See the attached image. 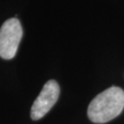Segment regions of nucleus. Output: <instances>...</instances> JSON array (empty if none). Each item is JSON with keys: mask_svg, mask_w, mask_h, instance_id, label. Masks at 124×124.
I'll list each match as a JSON object with an SVG mask.
<instances>
[{"mask_svg": "<svg viewBox=\"0 0 124 124\" xmlns=\"http://www.w3.org/2000/svg\"><path fill=\"white\" fill-rule=\"evenodd\" d=\"M22 38V27L18 18H9L0 29V56L9 60L15 57Z\"/></svg>", "mask_w": 124, "mask_h": 124, "instance_id": "obj_2", "label": "nucleus"}, {"mask_svg": "<svg viewBox=\"0 0 124 124\" xmlns=\"http://www.w3.org/2000/svg\"><path fill=\"white\" fill-rule=\"evenodd\" d=\"M60 95V86L56 81L50 80L43 85L39 97L31 107V119L38 120L43 118L54 106Z\"/></svg>", "mask_w": 124, "mask_h": 124, "instance_id": "obj_3", "label": "nucleus"}, {"mask_svg": "<svg viewBox=\"0 0 124 124\" xmlns=\"http://www.w3.org/2000/svg\"><path fill=\"white\" fill-rule=\"evenodd\" d=\"M123 108L124 91L118 86H111L91 101L87 115L95 123H106L120 115Z\"/></svg>", "mask_w": 124, "mask_h": 124, "instance_id": "obj_1", "label": "nucleus"}]
</instances>
